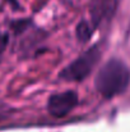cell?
Segmentation results:
<instances>
[{
    "mask_svg": "<svg viewBox=\"0 0 130 132\" xmlns=\"http://www.w3.org/2000/svg\"><path fill=\"white\" fill-rule=\"evenodd\" d=\"M93 30H94V26H92L88 21H81L77 26V30H75V35H77V39L79 43H87L92 34H93Z\"/></svg>",
    "mask_w": 130,
    "mask_h": 132,
    "instance_id": "5b68a950",
    "label": "cell"
},
{
    "mask_svg": "<svg viewBox=\"0 0 130 132\" xmlns=\"http://www.w3.org/2000/svg\"><path fill=\"white\" fill-rule=\"evenodd\" d=\"M99 58L101 50L98 49V46H93L86 50L83 54H81L69 65H66L60 73V77L66 81H83L97 65Z\"/></svg>",
    "mask_w": 130,
    "mask_h": 132,
    "instance_id": "7a4b0ae2",
    "label": "cell"
},
{
    "mask_svg": "<svg viewBox=\"0 0 130 132\" xmlns=\"http://www.w3.org/2000/svg\"><path fill=\"white\" fill-rule=\"evenodd\" d=\"M130 82V71L119 59H110L98 71L94 78L96 90L106 99L123 94Z\"/></svg>",
    "mask_w": 130,
    "mask_h": 132,
    "instance_id": "6da1fadb",
    "label": "cell"
},
{
    "mask_svg": "<svg viewBox=\"0 0 130 132\" xmlns=\"http://www.w3.org/2000/svg\"><path fill=\"white\" fill-rule=\"evenodd\" d=\"M78 104V95L74 91H64L54 94L47 100V110L55 118L68 116Z\"/></svg>",
    "mask_w": 130,
    "mask_h": 132,
    "instance_id": "3957f363",
    "label": "cell"
},
{
    "mask_svg": "<svg viewBox=\"0 0 130 132\" xmlns=\"http://www.w3.org/2000/svg\"><path fill=\"white\" fill-rule=\"evenodd\" d=\"M9 43V35L8 34H1L0 35V54L5 50V47L8 46Z\"/></svg>",
    "mask_w": 130,
    "mask_h": 132,
    "instance_id": "8992f818",
    "label": "cell"
},
{
    "mask_svg": "<svg viewBox=\"0 0 130 132\" xmlns=\"http://www.w3.org/2000/svg\"><path fill=\"white\" fill-rule=\"evenodd\" d=\"M0 118H1V117H0Z\"/></svg>",
    "mask_w": 130,
    "mask_h": 132,
    "instance_id": "52a82bcc",
    "label": "cell"
},
{
    "mask_svg": "<svg viewBox=\"0 0 130 132\" xmlns=\"http://www.w3.org/2000/svg\"><path fill=\"white\" fill-rule=\"evenodd\" d=\"M116 9V0H99L92 8V19L93 26L96 27L102 19L111 18Z\"/></svg>",
    "mask_w": 130,
    "mask_h": 132,
    "instance_id": "277c9868",
    "label": "cell"
}]
</instances>
